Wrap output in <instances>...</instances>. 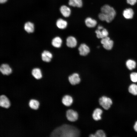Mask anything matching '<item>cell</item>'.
<instances>
[{"mask_svg":"<svg viewBox=\"0 0 137 137\" xmlns=\"http://www.w3.org/2000/svg\"><path fill=\"white\" fill-rule=\"evenodd\" d=\"M79 132L75 127L64 125L57 128L52 132L51 136L76 137L79 136Z\"/></svg>","mask_w":137,"mask_h":137,"instance_id":"cell-1","label":"cell"},{"mask_svg":"<svg viewBox=\"0 0 137 137\" xmlns=\"http://www.w3.org/2000/svg\"><path fill=\"white\" fill-rule=\"evenodd\" d=\"M99 102L100 105L105 109L108 110L112 104L111 99L105 96H103L99 99Z\"/></svg>","mask_w":137,"mask_h":137,"instance_id":"cell-2","label":"cell"},{"mask_svg":"<svg viewBox=\"0 0 137 137\" xmlns=\"http://www.w3.org/2000/svg\"><path fill=\"white\" fill-rule=\"evenodd\" d=\"M101 12L115 17L116 14L115 10L108 5L103 6L101 8Z\"/></svg>","mask_w":137,"mask_h":137,"instance_id":"cell-3","label":"cell"},{"mask_svg":"<svg viewBox=\"0 0 137 137\" xmlns=\"http://www.w3.org/2000/svg\"><path fill=\"white\" fill-rule=\"evenodd\" d=\"M101 43L102 44L103 47L107 50H111L113 46V41L110 40L108 36L102 39Z\"/></svg>","mask_w":137,"mask_h":137,"instance_id":"cell-4","label":"cell"},{"mask_svg":"<svg viewBox=\"0 0 137 137\" xmlns=\"http://www.w3.org/2000/svg\"><path fill=\"white\" fill-rule=\"evenodd\" d=\"M66 117L69 121L74 122L78 119V114L76 111L72 109H69L66 111Z\"/></svg>","mask_w":137,"mask_h":137,"instance_id":"cell-5","label":"cell"},{"mask_svg":"<svg viewBox=\"0 0 137 137\" xmlns=\"http://www.w3.org/2000/svg\"><path fill=\"white\" fill-rule=\"evenodd\" d=\"M68 79L70 83L73 85L78 84L80 81L79 75L77 73H74L69 76Z\"/></svg>","mask_w":137,"mask_h":137,"instance_id":"cell-6","label":"cell"},{"mask_svg":"<svg viewBox=\"0 0 137 137\" xmlns=\"http://www.w3.org/2000/svg\"><path fill=\"white\" fill-rule=\"evenodd\" d=\"M0 71L3 75H8L12 73V70L8 64H3L0 66Z\"/></svg>","mask_w":137,"mask_h":137,"instance_id":"cell-7","label":"cell"},{"mask_svg":"<svg viewBox=\"0 0 137 137\" xmlns=\"http://www.w3.org/2000/svg\"><path fill=\"white\" fill-rule=\"evenodd\" d=\"M78 50L80 54L82 56L87 55L90 52V49L89 47L85 44H81L78 48Z\"/></svg>","mask_w":137,"mask_h":137,"instance_id":"cell-8","label":"cell"},{"mask_svg":"<svg viewBox=\"0 0 137 137\" xmlns=\"http://www.w3.org/2000/svg\"><path fill=\"white\" fill-rule=\"evenodd\" d=\"M0 106L5 108H8L10 106L9 99L4 95H1L0 96Z\"/></svg>","mask_w":137,"mask_h":137,"instance_id":"cell-9","label":"cell"},{"mask_svg":"<svg viewBox=\"0 0 137 137\" xmlns=\"http://www.w3.org/2000/svg\"><path fill=\"white\" fill-rule=\"evenodd\" d=\"M77 43L76 39L73 36H69L66 39V45L68 47H74L76 46Z\"/></svg>","mask_w":137,"mask_h":137,"instance_id":"cell-10","label":"cell"},{"mask_svg":"<svg viewBox=\"0 0 137 137\" xmlns=\"http://www.w3.org/2000/svg\"><path fill=\"white\" fill-rule=\"evenodd\" d=\"M41 58L44 61L49 62L50 61L52 58V54L49 51L45 50L41 54Z\"/></svg>","mask_w":137,"mask_h":137,"instance_id":"cell-11","label":"cell"},{"mask_svg":"<svg viewBox=\"0 0 137 137\" xmlns=\"http://www.w3.org/2000/svg\"><path fill=\"white\" fill-rule=\"evenodd\" d=\"M96 36L98 38L102 39L107 37L108 33L106 29L103 28L101 30L97 29L95 31Z\"/></svg>","mask_w":137,"mask_h":137,"instance_id":"cell-12","label":"cell"},{"mask_svg":"<svg viewBox=\"0 0 137 137\" xmlns=\"http://www.w3.org/2000/svg\"><path fill=\"white\" fill-rule=\"evenodd\" d=\"M99 19L102 21H106L107 23H110L114 19V17L101 12L98 15Z\"/></svg>","mask_w":137,"mask_h":137,"instance_id":"cell-13","label":"cell"},{"mask_svg":"<svg viewBox=\"0 0 137 137\" xmlns=\"http://www.w3.org/2000/svg\"><path fill=\"white\" fill-rule=\"evenodd\" d=\"M60 11L62 15L64 17H68L71 14L70 8L65 5L62 6L60 8Z\"/></svg>","mask_w":137,"mask_h":137,"instance_id":"cell-14","label":"cell"},{"mask_svg":"<svg viewBox=\"0 0 137 137\" xmlns=\"http://www.w3.org/2000/svg\"><path fill=\"white\" fill-rule=\"evenodd\" d=\"M73 102L72 97L70 95H66L63 97L62 99V103L66 106H71Z\"/></svg>","mask_w":137,"mask_h":137,"instance_id":"cell-15","label":"cell"},{"mask_svg":"<svg viewBox=\"0 0 137 137\" xmlns=\"http://www.w3.org/2000/svg\"><path fill=\"white\" fill-rule=\"evenodd\" d=\"M134 14V12L132 9L128 8L125 9L123 11V15L124 17L127 19H130L132 18Z\"/></svg>","mask_w":137,"mask_h":137,"instance_id":"cell-16","label":"cell"},{"mask_svg":"<svg viewBox=\"0 0 137 137\" xmlns=\"http://www.w3.org/2000/svg\"><path fill=\"white\" fill-rule=\"evenodd\" d=\"M102 111L100 108H97L94 111L92 114V117L93 119L96 121L100 120L101 119V115Z\"/></svg>","mask_w":137,"mask_h":137,"instance_id":"cell-17","label":"cell"},{"mask_svg":"<svg viewBox=\"0 0 137 137\" xmlns=\"http://www.w3.org/2000/svg\"><path fill=\"white\" fill-rule=\"evenodd\" d=\"M85 23L86 25L89 28H92L95 27L96 25V21L91 18H87L85 20Z\"/></svg>","mask_w":137,"mask_h":137,"instance_id":"cell-18","label":"cell"},{"mask_svg":"<svg viewBox=\"0 0 137 137\" xmlns=\"http://www.w3.org/2000/svg\"><path fill=\"white\" fill-rule=\"evenodd\" d=\"M31 74L33 76L37 79H41L42 77L41 70L39 68H33Z\"/></svg>","mask_w":137,"mask_h":137,"instance_id":"cell-19","label":"cell"},{"mask_svg":"<svg viewBox=\"0 0 137 137\" xmlns=\"http://www.w3.org/2000/svg\"><path fill=\"white\" fill-rule=\"evenodd\" d=\"M62 40L60 38L57 37L54 38L52 40V45L56 48H59L61 45Z\"/></svg>","mask_w":137,"mask_h":137,"instance_id":"cell-20","label":"cell"},{"mask_svg":"<svg viewBox=\"0 0 137 137\" xmlns=\"http://www.w3.org/2000/svg\"><path fill=\"white\" fill-rule=\"evenodd\" d=\"M68 4L73 7H81L82 5V0H69Z\"/></svg>","mask_w":137,"mask_h":137,"instance_id":"cell-21","label":"cell"},{"mask_svg":"<svg viewBox=\"0 0 137 137\" xmlns=\"http://www.w3.org/2000/svg\"><path fill=\"white\" fill-rule=\"evenodd\" d=\"M56 24L59 28L62 29L65 28L67 26V22L61 19H59L57 20Z\"/></svg>","mask_w":137,"mask_h":137,"instance_id":"cell-22","label":"cell"},{"mask_svg":"<svg viewBox=\"0 0 137 137\" xmlns=\"http://www.w3.org/2000/svg\"><path fill=\"white\" fill-rule=\"evenodd\" d=\"M24 29L27 32L32 33L34 30V25L30 22H27L25 24Z\"/></svg>","mask_w":137,"mask_h":137,"instance_id":"cell-23","label":"cell"},{"mask_svg":"<svg viewBox=\"0 0 137 137\" xmlns=\"http://www.w3.org/2000/svg\"><path fill=\"white\" fill-rule=\"evenodd\" d=\"M29 105L31 109L36 110L39 108V103L37 100L32 99L30 101Z\"/></svg>","mask_w":137,"mask_h":137,"instance_id":"cell-24","label":"cell"},{"mask_svg":"<svg viewBox=\"0 0 137 137\" xmlns=\"http://www.w3.org/2000/svg\"><path fill=\"white\" fill-rule=\"evenodd\" d=\"M126 65L129 69L132 70L135 68L136 66V63L134 60L129 59L126 61Z\"/></svg>","mask_w":137,"mask_h":137,"instance_id":"cell-25","label":"cell"},{"mask_svg":"<svg viewBox=\"0 0 137 137\" xmlns=\"http://www.w3.org/2000/svg\"><path fill=\"white\" fill-rule=\"evenodd\" d=\"M129 91L134 95H137V85L135 84H131L129 88Z\"/></svg>","mask_w":137,"mask_h":137,"instance_id":"cell-26","label":"cell"},{"mask_svg":"<svg viewBox=\"0 0 137 137\" xmlns=\"http://www.w3.org/2000/svg\"><path fill=\"white\" fill-rule=\"evenodd\" d=\"M89 136L93 137H105L106 135L105 133L103 131L100 130H97L95 134H91Z\"/></svg>","mask_w":137,"mask_h":137,"instance_id":"cell-27","label":"cell"},{"mask_svg":"<svg viewBox=\"0 0 137 137\" xmlns=\"http://www.w3.org/2000/svg\"><path fill=\"white\" fill-rule=\"evenodd\" d=\"M130 78L132 82H137V73L133 72L131 73L130 75Z\"/></svg>","mask_w":137,"mask_h":137,"instance_id":"cell-28","label":"cell"},{"mask_svg":"<svg viewBox=\"0 0 137 137\" xmlns=\"http://www.w3.org/2000/svg\"><path fill=\"white\" fill-rule=\"evenodd\" d=\"M127 3L131 5H133L136 2L137 0H126Z\"/></svg>","mask_w":137,"mask_h":137,"instance_id":"cell-29","label":"cell"},{"mask_svg":"<svg viewBox=\"0 0 137 137\" xmlns=\"http://www.w3.org/2000/svg\"><path fill=\"white\" fill-rule=\"evenodd\" d=\"M134 130L137 132V121L135 122L134 125Z\"/></svg>","mask_w":137,"mask_h":137,"instance_id":"cell-30","label":"cell"},{"mask_svg":"<svg viewBox=\"0 0 137 137\" xmlns=\"http://www.w3.org/2000/svg\"><path fill=\"white\" fill-rule=\"evenodd\" d=\"M103 28V27L101 26H99L98 27V29L99 30H101Z\"/></svg>","mask_w":137,"mask_h":137,"instance_id":"cell-31","label":"cell"},{"mask_svg":"<svg viewBox=\"0 0 137 137\" xmlns=\"http://www.w3.org/2000/svg\"><path fill=\"white\" fill-rule=\"evenodd\" d=\"M7 0H0L1 3H3L6 2Z\"/></svg>","mask_w":137,"mask_h":137,"instance_id":"cell-32","label":"cell"}]
</instances>
